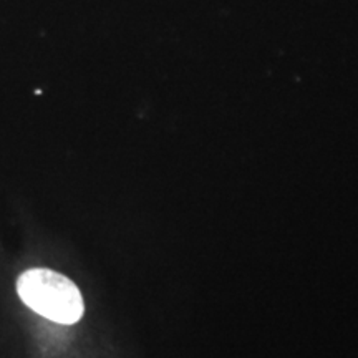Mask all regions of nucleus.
<instances>
[{"label":"nucleus","instance_id":"nucleus-1","mask_svg":"<svg viewBox=\"0 0 358 358\" xmlns=\"http://www.w3.org/2000/svg\"><path fill=\"white\" fill-rule=\"evenodd\" d=\"M17 292L30 308L58 324H75L83 315L77 285L48 268H30L19 277Z\"/></svg>","mask_w":358,"mask_h":358}]
</instances>
